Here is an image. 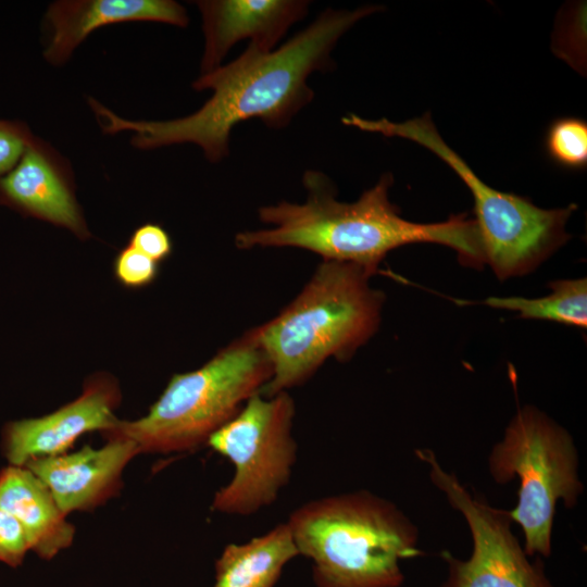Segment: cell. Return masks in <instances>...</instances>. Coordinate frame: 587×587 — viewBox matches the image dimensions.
Returning a JSON list of instances; mask_svg holds the SVG:
<instances>
[{"label": "cell", "instance_id": "6da1fadb", "mask_svg": "<svg viewBox=\"0 0 587 587\" xmlns=\"http://www.w3.org/2000/svg\"><path fill=\"white\" fill-rule=\"evenodd\" d=\"M380 9H327L279 48L264 51L249 43L234 61L192 83L195 90L211 89L212 96L185 117L132 121L93 98L88 102L104 134L132 132L130 143L139 149L193 143L215 163L229 153L230 133L240 122L259 118L272 128L286 127L312 101L308 79L313 72L330 66V53L339 38L359 20Z\"/></svg>", "mask_w": 587, "mask_h": 587}, {"label": "cell", "instance_id": "7a4b0ae2", "mask_svg": "<svg viewBox=\"0 0 587 587\" xmlns=\"http://www.w3.org/2000/svg\"><path fill=\"white\" fill-rule=\"evenodd\" d=\"M394 178L384 174L377 184L354 202H341L336 188L322 172L309 170L302 183L308 191L303 203L282 201L259 209V218L268 228L236 235L239 249L291 247L312 251L323 261L363 266L376 273L386 254L410 243L447 246L463 265L485 264L477 227L465 214L451 215L439 223L422 224L404 220L388 191Z\"/></svg>", "mask_w": 587, "mask_h": 587}, {"label": "cell", "instance_id": "3957f363", "mask_svg": "<svg viewBox=\"0 0 587 587\" xmlns=\"http://www.w3.org/2000/svg\"><path fill=\"white\" fill-rule=\"evenodd\" d=\"M374 274L357 264L322 261L282 312L252 328L273 369L262 396L303 384L328 358L347 361L367 342L385 300L370 286Z\"/></svg>", "mask_w": 587, "mask_h": 587}, {"label": "cell", "instance_id": "277c9868", "mask_svg": "<svg viewBox=\"0 0 587 587\" xmlns=\"http://www.w3.org/2000/svg\"><path fill=\"white\" fill-rule=\"evenodd\" d=\"M286 523L316 587H399L401 562L421 554L414 524L366 490L309 501Z\"/></svg>", "mask_w": 587, "mask_h": 587}, {"label": "cell", "instance_id": "5b68a950", "mask_svg": "<svg viewBox=\"0 0 587 587\" xmlns=\"http://www.w3.org/2000/svg\"><path fill=\"white\" fill-rule=\"evenodd\" d=\"M272 374L267 354L249 329L200 369L174 374L147 415L117 420L102 435L132 440L140 453L196 449L261 392Z\"/></svg>", "mask_w": 587, "mask_h": 587}, {"label": "cell", "instance_id": "8992f818", "mask_svg": "<svg viewBox=\"0 0 587 587\" xmlns=\"http://www.w3.org/2000/svg\"><path fill=\"white\" fill-rule=\"evenodd\" d=\"M341 122L364 132L416 142L450 166L473 196L474 221L485 264L499 279L528 274L570 239L565 226L576 209L575 204L541 209L527 198L499 191L485 184L446 143L428 113L400 123L385 117L369 120L355 114L344 116Z\"/></svg>", "mask_w": 587, "mask_h": 587}, {"label": "cell", "instance_id": "52a82bcc", "mask_svg": "<svg viewBox=\"0 0 587 587\" xmlns=\"http://www.w3.org/2000/svg\"><path fill=\"white\" fill-rule=\"evenodd\" d=\"M488 470L498 484L519 478L510 517L523 532L525 553L549 557L558 503L573 508L583 492L572 436L537 408H520L492 447Z\"/></svg>", "mask_w": 587, "mask_h": 587}, {"label": "cell", "instance_id": "ba28073f", "mask_svg": "<svg viewBox=\"0 0 587 587\" xmlns=\"http://www.w3.org/2000/svg\"><path fill=\"white\" fill-rule=\"evenodd\" d=\"M295 412L288 391L272 397L259 392L211 435L207 444L235 469L230 482L214 495V511L250 515L277 499L297 460L291 433Z\"/></svg>", "mask_w": 587, "mask_h": 587}, {"label": "cell", "instance_id": "9c48e42d", "mask_svg": "<svg viewBox=\"0 0 587 587\" xmlns=\"http://www.w3.org/2000/svg\"><path fill=\"white\" fill-rule=\"evenodd\" d=\"M415 454L428 465L430 480L463 515L472 535L473 550L467 560L442 553L449 565L444 587H550L514 536L509 511L471 492L454 474L442 469L432 450L417 449Z\"/></svg>", "mask_w": 587, "mask_h": 587}, {"label": "cell", "instance_id": "30bf717a", "mask_svg": "<svg viewBox=\"0 0 587 587\" xmlns=\"http://www.w3.org/2000/svg\"><path fill=\"white\" fill-rule=\"evenodd\" d=\"M120 401L115 378L97 373L85 382L82 395L74 401L48 415L7 424L3 453L10 465L16 466L35 458L64 454L82 435L111 428L117 421L114 410Z\"/></svg>", "mask_w": 587, "mask_h": 587}, {"label": "cell", "instance_id": "8fae6325", "mask_svg": "<svg viewBox=\"0 0 587 587\" xmlns=\"http://www.w3.org/2000/svg\"><path fill=\"white\" fill-rule=\"evenodd\" d=\"M0 203L23 215L90 237L75 197L72 167L50 143L34 136L16 165L0 177Z\"/></svg>", "mask_w": 587, "mask_h": 587}, {"label": "cell", "instance_id": "7c38bea8", "mask_svg": "<svg viewBox=\"0 0 587 587\" xmlns=\"http://www.w3.org/2000/svg\"><path fill=\"white\" fill-rule=\"evenodd\" d=\"M139 453L132 440L110 439L99 449L85 446L73 453L32 459L24 466L48 487L67 515L92 510L115 496L125 466Z\"/></svg>", "mask_w": 587, "mask_h": 587}, {"label": "cell", "instance_id": "4fadbf2b", "mask_svg": "<svg viewBox=\"0 0 587 587\" xmlns=\"http://www.w3.org/2000/svg\"><path fill=\"white\" fill-rule=\"evenodd\" d=\"M204 50L201 75L222 65L238 41L271 51L291 25L302 20L310 5L304 0H201Z\"/></svg>", "mask_w": 587, "mask_h": 587}, {"label": "cell", "instance_id": "5bb4252c", "mask_svg": "<svg viewBox=\"0 0 587 587\" xmlns=\"http://www.w3.org/2000/svg\"><path fill=\"white\" fill-rule=\"evenodd\" d=\"M49 39L45 59L65 63L92 32L126 22H159L185 27V8L173 0H62L51 3L46 13Z\"/></svg>", "mask_w": 587, "mask_h": 587}, {"label": "cell", "instance_id": "9a60e30c", "mask_svg": "<svg viewBox=\"0 0 587 587\" xmlns=\"http://www.w3.org/2000/svg\"><path fill=\"white\" fill-rule=\"evenodd\" d=\"M0 509L21 523L30 550L42 559H52L74 540L75 527L48 487L26 466L9 465L0 472Z\"/></svg>", "mask_w": 587, "mask_h": 587}, {"label": "cell", "instance_id": "2e32d148", "mask_svg": "<svg viewBox=\"0 0 587 587\" xmlns=\"http://www.w3.org/2000/svg\"><path fill=\"white\" fill-rule=\"evenodd\" d=\"M299 551L287 523L246 544L226 546L215 562L213 587H274Z\"/></svg>", "mask_w": 587, "mask_h": 587}, {"label": "cell", "instance_id": "e0dca14e", "mask_svg": "<svg viewBox=\"0 0 587 587\" xmlns=\"http://www.w3.org/2000/svg\"><path fill=\"white\" fill-rule=\"evenodd\" d=\"M551 292L540 298L489 297L483 301L491 308L514 311L522 319L553 321L579 328L587 327L586 278L549 283Z\"/></svg>", "mask_w": 587, "mask_h": 587}, {"label": "cell", "instance_id": "ac0fdd59", "mask_svg": "<svg viewBox=\"0 0 587 587\" xmlns=\"http://www.w3.org/2000/svg\"><path fill=\"white\" fill-rule=\"evenodd\" d=\"M549 157L559 165L579 170L587 164V124L577 117L555 120L546 137Z\"/></svg>", "mask_w": 587, "mask_h": 587}, {"label": "cell", "instance_id": "d6986e66", "mask_svg": "<svg viewBox=\"0 0 587 587\" xmlns=\"http://www.w3.org/2000/svg\"><path fill=\"white\" fill-rule=\"evenodd\" d=\"M158 262L127 245L121 249L113 262L116 280L127 288L150 285L158 275Z\"/></svg>", "mask_w": 587, "mask_h": 587}, {"label": "cell", "instance_id": "ffe728a7", "mask_svg": "<svg viewBox=\"0 0 587 587\" xmlns=\"http://www.w3.org/2000/svg\"><path fill=\"white\" fill-rule=\"evenodd\" d=\"M30 544L21 523L0 509V562L17 567L22 565Z\"/></svg>", "mask_w": 587, "mask_h": 587}, {"label": "cell", "instance_id": "44dd1931", "mask_svg": "<svg viewBox=\"0 0 587 587\" xmlns=\"http://www.w3.org/2000/svg\"><path fill=\"white\" fill-rule=\"evenodd\" d=\"M33 137L25 123L0 120V177L16 165Z\"/></svg>", "mask_w": 587, "mask_h": 587}, {"label": "cell", "instance_id": "7402d4cb", "mask_svg": "<svg viewBox=\"0 0 587 587\" xmlns=\"http://www.w3.org/2000/svg\"><path fill=\"white\" fill-rule=\"evenodd\" d=\"M128 245L158 263L168 258L173 250L167 232L161 225L150 222L132 233Z\"/></svg>", "mask_w": 587, "mask_h": 587}]
</instances>
